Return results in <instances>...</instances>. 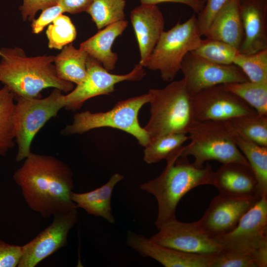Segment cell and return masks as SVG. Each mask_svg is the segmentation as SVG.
<instances>
[{"label": "cell", "mask_w": 267, "mask_h": 267, "mask_svg": "<svg viewBox=\"0 0 267 267\" xmlns=\"http://www.w3.org/2000/svg\"><path fill=\"white\" fill-rule=\"evenodd\" d=\"M13 178L28 206L43 218L78 208L71 199L72 170L54 156L31 152Z\"/></svg>", "instance_id": "cell-1"}, {"label": "cell", "mask_w": 267, "mask_h": 267, "mask_svg": "<svg viewBox=\"0 0 267 267\" xmlns=\"http://www.w3.org/2000/svg\"><path fill=\"white\" fill-rule=\"evenodd\" d=\"M0 55V83L15 98H40L44 89L52 88L69 92L73 84L57 75L54 56H28L19 47H2Z\"/></svg>", "instance_id": "cell-2"}, {"label": "cell", "mask_w": 267, "mask_h": 267, "mask_svg": "<svg viewBox=\"0 0 267 267\" xmlns=\"http://www.w3.org/2000/svg\"><path fill=\"white\" fill-rule=\"evenodd\" d=\"M183 145L166 159L167 165L155 178L140 185V188L153 195L158 204L155 222L159 229L163 224L176 219V210L181 199L193 188L212 185L214 171L210 164L198 168L187 157L180 156Z\"/></svg>", "instance_id": "cell-3"}, {"label": "cell", "mask_w": 267, "mask_h": 267, "mask_svg": "<svg viewBox=\"0 0 267 267\" xmlns=\"http://www.w3.org/2000/svg\"><path fill=\"white\" fill-rule=\"evenodd\" d=\"M150 117L143 129L149 142L160 136L187 134L194 122L191 96L183 78L172 81L162 89H150Z\"/></svg>", "instance_id": "cell-4"}, {"label": "cell", "mask_w": 267, "mask_h": 267, "mask_svg": "<svg viewBox=\"0 0 267 267\" xmlns=\"http://www.w3.org/2000/svg\"><path fill=\"white\" fill-rule=\"evenodd\" d=\"M187 134L190 141L183 146L180 156L193 157L196 167L202 168L205 162L212 160L249 164L236 144L228 121H194Z\"/></svg>", "instance_id": "cell-5"}, {"label": "cell", "mask_w": 267, "mask_h": 267, "mask_svg": "<svg viewBox=\"0 0 267 267\" xmlns=\"http://www.w3.org/2000/svg\"><path fill=\"white\" fill-rule=\"evenodd\" d=\"M150 94L147 92L118 102L106 112L92 113L86 111L76 113L72 123L61 131L65 136L82 134L97 128L110 127L126 132L134 136L142 146L149 143L148 135L138 121L140 109L149 103Z\"/></svg>", "instance_id": "cell-6"}, {"label": "cell", "mask_w": 267, "mask_h": 267, "mask_svg": "<svg viewBox=\"0 0 267 267\" xmlns=\"http://www.w3.org/2000/svg\"><path fill=\"white\" fill-rule=\"evenodd\" d=\"M202 40L193 14L184 22L163 31L145 67L159 71L163 81L172 82L180 70L184 56L198 47Z\"/></svg>", "instance_id": "cell-7"}, {"label": "cell", "mask_w": 267, "mask_h": 267, "mask_svg": "<svg viewBox=\"0 0 267 267\" xmlns=\"http://www.w3.org/2000/svg\"><path fill=\"white\" fill-rule=\"evenodd\" d=\"M62 91L54 89L44 98H17L13 112L17 162L25 159L31 153V143L35 135L51 118L64 108Z\"/></svg>", "instance_id": "cell-8"}, {"label": "cell", "mask_w": 267, "mask_h": 267, "mask_svg": "<svg viewBox=\"0 0 267 267\" xmlns=\"http://www.w3.org/2000/svg\"><path fill=\"white\" fill-rule=\"evenodd\" d=\"M87 70L85 80L63 95L64 108L67 110L79 109L87 100L112 92L117 84L125 81H139L145 75L144 67L139 63L126 74H111L100 62L89 55Z\"/></svg>", "instance_id": "cell-9"}, {"label": "cell", "mask_w": 267, "mask_h": 267, "mask_svg": "<svg viewBox=\"0 0 267 267\" xmlns=\"http://www.w3.org/2000/svg\"><path fill=\"white\" fill-rule=\"evenodd\" d=\"M223 250L256 253L267 247V197L260 198L228 233L215 237Z\"/></svg>", "instance_id": "cell-10"}, {"label": "cell", "mask_w": 267, "mask_h": 267, "mask_svg": "<svg viewBox=\"0 0 267 267\" xmlns=\"http://www.w3.org/2000/svg\"><path fill=\"white\" fill-rule=\"evenodd\" d=\"M158 229L149 239L162 246L198 254L215 255L222 250L215 237L206 232L198 221L184 222L176 218Z\"/></svg>", "instance_id": "cell-11"}, {"label": "cell", "mask_w": 267, "mask_h": 267, "mask_svg": "<svg viewBox=\"0 0 267 267\" xmlns=\"http://www.w3.org/2000/svg\"><path fill=\"white\" fill-rule=\"evenodd\" d=\"M195 121H228L257 113L254 109L222 85L210 87L191 96Z\"/></svg>", "instance_id": "cell-12"}, {"label": "cell", "mask_w": 267, "mask_h": 267, "mask_svg": "<svg viewBox=\"0 0 267 267\" xmlns=\"http://www.w3.org/2000/svg\"><path fill=\"white\" fill-rule=\"evenodd\" d=\"M53 217L49 226L22 246L18 267H35L67 245L69 232L78 220L77 209L56 214Z\"/></svg>", "instance_id": "cell-13"}, {"label": "cell", "mask_w": 267, "mask_h": 267, "mask_svg": "<svg viewBox=\"0 0 267 267\" xmlns=\"http://www.w3.org/2000/svg\"><path fill=\"white\" fill-rule=\"evenodd\" d=\"M180 70L191 96L215 86L249 81L241 70L233 64H216L201 58L191 52L184 56Z\"/></svg>", "instance_id": "cell-14"}, {"label": "cell", "mask_w": 267, "mask_h": 267, "mask_svg": "<svg viewBox=\"0 0 267 267\" xmlns=\"http://www.w3.org/2000/svg\"><path fill=\"white\" fill-rule=\"evenodd\" d=\"M260 198L236 197L220 193L211 200L198 221L201 227L214 237L226 234L237 225L243 215Z\"/></svg>", "instance_id": "cell-15"}, {"label": "cell", "mask_w": 267, "mask_h": 267, "mask_svg": "<svg viewBox=\"0 0 267 267\" xmlns=\"http://www.w3.org/2000/svg\"><path fill=\"white\" fill-rule=\"evenodd\" d=\"M126 242L142 257L152 258L165 267H210L214 255L186 253L167 247L130 230Z\"/></svg>", "instance_id": "cell-16"}, {"label": "cell", "mask_w": 267, "mask_h": 267, "mask_svg": "<svg viewBox=\"0 0 267 267\" xmlns=\"http://www.w3.org/2000/svg\"><path fill=\"white\" fill-rule=\"evenodd\" d=\"M238 5L244 33L239 53L267 49V0H238Z\"/></svg>", "instance_id": "cell-17"}, {"label": "cell", "mask_w": 267, "mask_h": 267, "mask_svg": "<svg viewBox=\"0 0 267 267\" xmlns=\"http://www.w3.org/2000/svg\"><path fill=\"white\" fill-rule=\"evenodd\" d=\"M140 52L139 64L145 67L164 29L163 14L156 5L141 4L131 13Z\"/></svg>", "instance_id": "cell-18"}, {"label": "cell", "mask_w": 267, "mask_h": 267, "mask_svg": "<svg viewBox=\"0 0 267 267\" xmlns=\"http://www.w3.org/2000/svg\"><path fill=\"white\" fill-rule=\"evenodd\" d=\"M212 185L224 195L242 198L262 197L257 178L248 164H222L214 172Z\"/></svg>", "instance_id": "cell-19"}, {"label": "cell", "mask_w": 267, "mask_h": 267, "mask_svg": "<svg viewBox=\"0 0 267 267\" xmlns=\"http://www.w3.org/2000/svg\"><path fill=\"white\" fill-rule=\"evenodd\" d=\"M205 36L239 49L244 33L238 0H230L224 5L214 17Z\"/></svg>", "instance_id": "cell-20"}, {"label": "cell", "mask_w": 267, "mask_h": 267, "mask_svg": "<svg viewBox=\"0 0 267 267\" xmlns=\"http://www.w3.org/2000/svg\"><path fill=\"white\" fill-rule=\"evenodd\" d=\"M127 26L128 21L125 19L109 25L81 43L79 48L100 62L107 71L113 70L118 56L112 51V46Z\"/></svg>", "instance_id": "cell-21"}, {"label": "cell", "mask_w": 267, "mask_h": 267, "mask_svg": "<svg viewBox=\"0 0 267 267\" xmlns=\"http://www.w3.org/2000/svg\"><path fill=\"white\" fill-rule=\"evenodd\" d=\"M123 178L124 177L120 174H114L106 183L93 190L82 193L72 191L71 199L78 208L83 209L88 214L101 217L110 223H114L115 220L112 214L111 196L115 185Z\"/></svg>", "instance_id": "cell-22"}, {"label": "cell", "mask_w": 267, "mask_h": 267, "mask_svg": "<svg viewBox=\"0 0 267 267\" xmlns=\"http://www.w3.org/2000/svg\"><path fill=\"white\" fill-rule=\"evenodd\" d=\"M88 57L86 51L76 48L72 43L65 45L54 56V64L58 78L76 85L82 83L87 75Z\"/></svg>", "instance_id": "cell-23"}, {"label": "cell", "mask_w": 267, "mask_h": 267, "mask_svg": "<svg viewBox=\"0 0 267 267\" xmlns=\"http://www.w3.org/2000/svg\"><path fill=\"white\" fill-rule=\"evenodd\" d=\"M234 134L238 148L255 175L261 197H267V147L256 143L234 131Z\"/></svg>", "instance_id": "cell-24"}, {"label": "cell", "mask_w": 267, "mask_h": 267, "mask_svg": "<svg viewBox=\"0 0 267 267\" xmlns=\"http://www.w3.org/2000/svg\"><path fill=\"white\" fill-rule=\"evenodd\" d=\"M15 96L5 86L0 89V156H5L15 144L13 112Z\"/></svg>", "instance_id": "cell-25"}, {"label": "cell", "mask_w": 267, "mask_h": 267, "mask_svg": "<svg viewBox=\"0 0 267 267\" xmlns=\"http://www.w3.org/2000/svg\"><path fill=\"white\" fill-rule=\"evenodd\" d=\"M255 110L257 113L267 115V82L247 81L222 85Z\"/></svg>", "instance_id": "cell-26"}, {"label": "cell", "mask_w": 267, "mask_h": 267, "mask_svg": "<svg viewBox=\"0 0 267 267\" xmlns=\"http://www.w3.org/2000/svg\"><path fill=\"white\" fill-rule=\"evenodd\" d=\"M233 131L260 145L267 147V115L256 113L228 121Z\"/></svg>", "instance_id": "cell-27"}, {"label": "cell", "mask_w": 267, "mask_h": 267, "mask_svg": "<svg viewBox=\"0 0 267 267\" xmlns=\"http://www.w3.org/2000/svg\"><path fill=\"white\" fill-rule=\"evenodd\" d=\"M125 0H92L86 11L100 30L125 20Z\"/></svg>", "instance_id": "cell-28"}, {"label": "cell", "mask_w": 267, "mask_h": 267, "mask_svg": "<svg viewBox=\"0 0 267 267\" xmlns=\"http://www.w3.org/2000/svg\"><path fill=\"white\" fill-rule=\"evenodd\" d=\"M209 62L221 65H230L239 53L235 47L223 42L207 38L202 39L199 46L191 52Z\"/></svg>", "instance_id": "cell-29"}, {"label": "cell", "mask_w": 267, "mask_h": 267, "mask_svg": "<svg viewBox=\"0 0 267 267\" xmlns=\"http://www.w3.org/2000/svg\"><path fill=\"white\" fill-rule=\"evenodd\" d=\"M189 139L184 134H169L160 136L151 141L144 150L143 159L147 164H153L166 159L169 155Z\"/></svg>", "instance_id": "cell-30"}, {"label": "cell", "mask_w": 267, "mask_h": 267, "mask_svg": "<svg viewBox=\"0 0 267 267\" xmlns=\"http://www.w3.org/2000/svg\"><path fill=\"white\" fill-rule=\"evenodd\" d=\"M233 64L241 70L249 81L267 82V49L249 54L239 53Z\"/></svg>", "instance_id": "cell-31"}, {"label": "cell", "mask_w": 267, "mask_h": 267, "mask_svg": "<svg viewBox=\"0 0 267 267\" xmlns=\"http://www.w3.org/2000/svg\"><path fill=\"white\" fill-rule=\"evenodd\" d=\"M46 35L49 48L61 50L75 40L77 31L70 18L62 14L48 26Z\"/></svg>", "instance_id": "cell-32"}, {"label": "cell", "mask_w": 267, "mask_h": 267, "mask_svg": "<svg viewBox=\"0 0 267 267\" xmlns=\"http://www.w3.org/2000/svg\"><path fill=\"white\" fill-rule=\"evenodd\" d=\"M210 267H259L256 253L222 250L214 255Z\"/></svg>", "instance_id": "cell-33"}, {"label": "cell", "mask_w": 267, "mask_h": 267, "mask_svg": "<svg viewBox=\"0 0 267 267\" xmlns=\"http://www.w3.org/2000/svg\"><path fill=\"white\" fill-rule=\"evenodd\" d=\"M230 0H206L202 10L198 14L197 26L202 36H205L218 12Z\"/></svg>", "instance_id": "cell-34"}, {"label": "cell", "mask_w": 267, "mask_h": 267, "mask_svg": "<svg viewBox=\"0 0 267 267\" xmlns=\"http://www.w3.org/2000/svg\"><path fill=\"white\" fill-rule=\"evenodd\" d=\"M22 246L8 244L0 239V267H18Z\"/></svg>", "instance_id": "cell-35"}, {"label": "cell", "mask_w": 267, "mask_h": 267, "mask_svg": "<svg viewBox=\"0 0 267 267\" xmlns=\"http://www.w3.org/2000/svg\"><path fill=\"white\" fill-rule=\"evenodd\" d=\"M63 13L62 8L58 4L44 9L39 17L32 21V32L34 34H40L46 26Z\"/></svg>", "instance_id": "cell-36"}, {"label": "cell", "mask_w": 267, "mask_h": 267, "mask_svg": "<svg viewBox=\"0 0 267 267\" xmlns=\"http://www.w3.org/2000/svg\"><path fill=\"white\" fill-rule=\"evenodd\" d=\"M56 0H23L21 13L24 21H32L40 10L57 4Z\"/></svg>", "instance_id": "cell-37"}, {"label": "cell", "mask_w": 267, "mask_h": 267, "mask_svg": "<svg viewBox=\"0 0 267 267\" xmlns=\"http://www.w3.org/2000/svg\"><path fill=\"white\" fill-rule=\"evenodd\" d=\"M64 13L76 14L86 11L92 0H56Z\"/></svg>", "instance_id": "cell-38"}, {"label": "cell", "mask_w": 267, "mask_h": 267, "mask_svg": "<svg viewBox=\"0 0 267 267\" xmlns=\"http://www.w3.org/2000/svg\"><path fill=\"white\" fill-rule=\"evenodd\" d=\"M141 4L157 5L162 2H176L184 4L198 13L203 8L205 2L202 0H140Z\"/></svg>", "instance_id": "cell-39"}, {"label": "cell", "mask_w": 267, "mask_h": 267, "mask_svg": "<svg viewBox=\"0 0 267 267\" xmlns=\"http://www.w3.org/2000/svg\"><path fill=\"white\" fill-rule=\"evenodd\" d=\"M202 0L205 2L206 0Z\"/></svg>", "instance_id": "cell-40"}, {"label": "cell", "mask_w": 267, "mask_h": 267, "mask_svg": "<svg viewBox=\"0 0 267 267\" xmlns=\"http://www.w3.org/2000/svg\"><path fill=\"white\" fill-rule=\"evenodd\" d=\"M0 54H1V52H0Z\"/></svg>", "instance_id": "cell-41"}]
</instances>
